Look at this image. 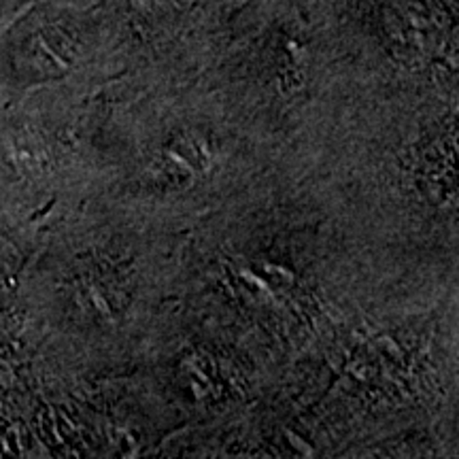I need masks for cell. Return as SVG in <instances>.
I'll use <instances>...</instances> for the list:
<instances>
[{"label":"cell","mask_w":459,"mask_h":459,"mask_svg":"<svg viewBox=\"0 0 459 459\" xmlns=\"http://www.w3.org/2000/svg\"><path fill=\"white\" fill-rule=\"evenodd\" d=\"M99 20L88 11L39 0L0 32V88L26 91L82 71Z\"/></svg>","instance_id":"cell-1"},{"label":"cell","mask_w":459,"mask_h":459,"mask_svg":"<svg viewBox=\"0 0 459 459\" xmlns=\"http://www.w3.org/2000/svg\"><path fill=\"white\" fill-rule=\"evenodd\" d=\"M34 3H39V0H0V20H3L4 15L15 13V11L24 9L26 4H34Z\"/></svg>","instance_id":"cell-2"}]
</instances>
